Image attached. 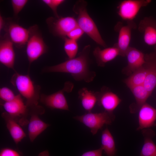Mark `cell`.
Segmentation results:
<instances>
[{
  "label": "cell",
  "mask_w": 156,
  "mask_h": 156,
  "mask_svg": "<svg viewBox=\"0 0 156 156\" xmlns=\"http://www.w3.org/2000/svg\"><path fill=\"white\" fill-rule=\"evenodd\" d=\"M90 45L86 46L79 53L78 56L57 65L47 66L42 70L43 73L60 72L70 74L77 81H84L87 83L92 81L96 73L90 70L89 55Z\"/></svg>",
  "instance_id": "6da1fadb"
},
{
  "label": "cell",
  "mask_w": 156,
  "mask_h": 156,
  "mask_svg": "<svg viewBox=\"0 0 156 156\" xmlns=\"http://www.w3.org/2000/svg\"><path fill=\"white\" fill-rule=\"evenodd\" d=\"M10 82L25 99V104L29 109L38 105L40 87L34 84L29 75L21 74L15 71Z\"/></svg>",
  "instance_id": "7a4b0ae2"
},
{
  "label": "cell",
  "mask_w": 156,
  "mask_h": 156,
  "mask_svg": "<svg viewBox=\"0 0 156 156\" xmlns=\"http://www.w3.org/2000/svg\"><path fill=\"white\" fill-rule=\"evenodd\" d=\"M87 3L83 0L78 1L74 6L73 11L77 15L76 20L78 26L96 43L106 47L107 45L86 9Z\"/></svg>",
  "instance_id": "3957f363"
},
{
  "label": "cell",
  "mask_w": 156,
  "mask_h": 156,
  "mask_svg": "<svg viewBox=\"0 0 156 156\" xmlns=\"http://www.w3.org/2000/svg\"><path fill=\"white\" fill-rule=\"evenodd\" d=\"M73 118L88 127L92 134L94 135L105 125H111L115 117L113 113L105 111L99 113L87 112L82 115L75 116Z\"/></svg>",
  "instance_id": "277c9868"
},
{
  "label": "cell",
  "mask_w": 156,
  "mask_h": 156,
  "mask_svg": "<svg viewBox=\"0 0 156 156\" xmlns=\"http://www.w3.org/2000/svg\"><path fill=\"white\" fill-rule=\"evenodd\" d=\"M29 29L30 34L26 44V52L30 66L47 51V48L38 27L34 25Z\"/></svg>",
  "instance_id": "5b68a950"
},
{
  "label": "cell",
  "mask_w": 156,
  "mask_h": 156,
  "mask_svg": "<svg viewBox=\"0 0 156 156\" xmlns=\"http://www.w3.org/2000/svg\"><path fill=\"white\" fill-rule=\"evenodd\" d=\"M1 104L5 112L16 121L21 126L28 124L27 117L29 109L25 103L20 94L17 95L13 100L9 102L3 101Z\"/></svg>",
  "instance_id": "8992f818"
},
{
  "label": "cell",
  "mask_w": 156,
  "mask_h": 156,
  "mask_svg": "<svg viewBox=\"0 0 156 156\" xmlns=\"http://www.w3.org/2000/svg\"><path fill=\"white\" fill-rule=\"evenodd\" d=\"M73 87L74 84L72 82L67 81L62 90L50 95L41 94L39 101L50 109L69 111L68 105L64 92H71Z\"/></svg>",
  "instance_id": "52a82bcc"
},
{
  "label": "cell",
  "mask_w": 156,
  "mask_h": 156,
  "mask_svg": "<svg viewBox=\"0 0 156 156\" xmlns=\"http://www.w3.org/2000/svg\"><path fill=\"white\" fill-rule=\"evenodd\" d=\"M46 22L53 35L64 38L70 31L78 26L76 20L69 16L50 17L47 19Z\"/></svg>",
  "instance_id": "ba28073f"
},
{
  "label": "cell",
  "mask_w": 156,
  "mask_h": 156,
  "mask_svg": "<svg viewBox=\"0 0 156 156\" xmlns=\"http://www.w3.org/2000/svg\"><path fill=\"white\" fill-rule=\"evenodd\" d=\"M126 25H124L121 22L117 23L114 27L115 31L118 33V41L114 46L117 47L119 52V55L124 57L130 47L131 32L135 29L136 25L133 21H127Z\"/></svg>",
  "instance_id": "9c48e42d"
},
{
  "label": "cell",
  "mask_w": 156,
  "mask_h": 156,
  "mask_svg": "<svg viewBox=\"0 0 156 156\" xmlns=\"http://www.w3.org/2000/svg\"><path fill=\"white\" fill-rule=\"evenodd\" d=\"M44 112V109L39 105L29 109L30 117L28 125V132L29 139L31 142L50 126L39 117V115Z\"/></svg>",
  "instance_id": "30bf717a"
},
{
  "label": "cell",
  "mask_w": 156,
  "mask_h": 156,
  "mask_svg": "<svg viewBox=\"0 0 156 156\" xmlns=\"http://www.w3.org/2000/svg\"><path fill=\"white\" fill-rule=\"evenodd\" d=\"M150 0H125L121 1L117 7L118 14L123 20L133 21L142 8L147 6Z\"/></svg>",
  "instance_id": "8fae6325"
},
{
  "label": "cell",
  "mask_w": 156,
  "mask_h": 156,
  "mask_svg": "<svg viewBox=\"0 0 156 156\" xmlns=\"http://www.w3.org/2000/svg\"><path fill=\"white\" fill-rule=\"evenodd\" d=\"M5 23V29L6 34L18 47L26 44L30 34V29L24 28L16 23L9 21Z\"/></svg>",
  "instance_id": "7c38bea8"
},
{
  "label": "cell",
  "mask_w": 156,
  "mask_h": 156,
  "mask_svg": "<svg viewBox=\"0 0 156 156\" xmlns=\"http://www.w3.org/2000/svg\"><path fill=\"white\" fill-rule=\"evenodd\" d=\"M13 43L6 34L0 41V62L7 68L14 70L15 54Z\"/></svg>",
  "instance_id": "4fadbf2b"
},
{
  "label": "cell",
  "mask_w": 156,
  "mask_h": 156,
  "mask_svg": "<svg viewBox=\"0 0 156 156\" xmlns=\"http://www.w3.org/2000/svg\"><path fill=\"white\" fill-rule=\"evenodd\" d=\"M138 30L142 33L145 43L149 46L156 45V20L152 17H145L138 25Z\"/></svg>",
  "instance_id": "5bb4252c"
},
{
  "label": "cell",
  "mask_w": 156,
  "mask_h": 156,
  "mask_svg": "<svg viewBox=\"0 0 156 156\" xmlns=\"http://www.w3.org/2000/svg\"><path fill=\"white\" fill-rule=\"evenodd\" d=\"M147 74L143 86L151 95L156 86V52L145 55Z\"/></svg>",
  "instance_id": "9a60e30c"
},
{
  "label": "cell",
  "mask_w": 156,
  "mask_h": 156,
  "mask_svg": "<svg viewBox=\"0 0 156 156\" xmlns=\"http://www.w3.org/2000/svg\"><path fill=\"white\" fill-rule=\"evenodd\" d=\"M138 122V131L156 126V109L146 103H145L139 110Z\"/></svg>",
  "instance_id": "2e32d148"
},
{
  "label": "cell",
  "mask_w": 156,
  "mask_h": 156,
  "mask_svg": "<svg viewBox=\"0 0 156 156\" xmlns=\"http://www.w3.org/2000/svg\"><path fill=\"white\" fill-rule=\"evenodd\" d=\"M126 56L127 58L128 64L124 68V70L128 74L131 75L142 67L145 62V55L134 47H129Z\"/></svg>",
  "instance_id": "e0dca14e"
},
{
  "label": "cell",
  "mask_w": 156,
  "mask_h": 156,
  "mask_svg": "<svg viewBox=\"0 0 156 156\" xmlns=\"http://www.w3.org/2000/svg\"><path fill=\"white\" fill-rule=\"evenodd\" d=\"M96 92L98 105L108 112L113 113L121 102V100L117 95L103 88L100 92Z\"/></svg>",
  "instance_id": "ac0fdd59"
},
{
  "label": "cell",
  "mask_w": 156,
  "mask_h": 156,
  "mask_svg": "<svg viewBox=\"0 0 156 156\" xmlns=\"http://www.w3.org/2000/svg\"><path fill=\"white\" fill-rule=\"evenodd\" d=\"M1 116L12 139L15 144H18L26 137L25 133L21 125L7 113L3 112Z\"/></svg>",
  "instance_id": "d6986e66"
},
{
  "label": "cell",
  "mask_w": 156,
  "mask_h": 156,
  "mask_svg": "<svg viewBox=\"0 0 156 156\" xmlns=\"http://www.w3.org/2000/svg\"><path fill=\"white\" fill-rule=\"evenodd\" d=\"M93 53L98 65L100 67L104 66L107 63L119 55L118 49L114 46L103 49L99 47H96Z\"/></svg>",
  "instance_id": "ffe728a7"
},
{
  "label": "cell",
  "mask_w": 156,
  "mask_h": 156,
  "mask_svg": "<svg viewBox=\"0 0 156 156\" xmlns=\"http://www.w3.org/2000/svg\"><path fill=\"white\" fill-rule=\"evenodd\" d=\"M141 132L144 142L140 156H156V145L152 140L155 132L151 129H146L142 130Z\"/></svg>",
  "instance_id": "44dd1931"
},
{
  "label": "cell",
  "mask_w": 156,
  "mask_h": 156,
  "mask_svg": "<svg viewBox=\"0 0 156 156\" xmlns=\"http://www.w3.org/2000/svg\"><path fill=\"white\" fill-rule=\"evenodd\" d=\"M136 100L135 104L130 106V110L132 113H135L139 111L142 106L146 102L151 94L144 86L140 85L130 88Z\"/></svg>",
  "instance_id": "7402d4cb"
},
{
  "label": "cell",
  "mask_w": 156,
  "mask_h": 156,
  "mask_svg": "<svg viewBox=\"0 0 156 156\" xmlns=\"http://www.w3.org/2000/svg\"><path fill=\"white\" fill-rule=\"evenodd\" d=\"M101 143V147L106 156H118L114 138L107 127L102 132Z\"/></svg>",
  "instance_id": "603a6c76"
},
{
  "label": "cell",
  "mask_w": 156,
  "mask_h": 156,
  "mask_svg": "<svg viewBox=\"0 0 156 156\" xmlns=\"http://www.w3.org/2000/svg\"><path fill=\"white\" fill-rule=\"evenodd\" d=\"M79 98L81 100L82 106L88 112L91 110L97 102L96 92L89 90L86 88H83L78 92Z\"/></svg>",
  "instance_id": "cb8c5ba5"
},
{
  "label": "cell",
  "mask_w": 156,
  "mask_h": 156,
  "mask_svg": "<svg viewBox=\"0 0 156 156\" xmlns=\"http://www.w3.org/2000/svg\"><path fill=\"white\" fill-rule=\"evenodd\" d=\"M145 63L125 80V83L129 88L143 85L147 74V68Z\"/></svg>",
  "instance_id": "d4e9b609"
},
{
  "label": "cell",
  "mask_w": 156,
  "mask_h": 156,
  "mask_svg": "<svg viewBox=\"0 0 156 156\" xmlns=\"http://www.w3.org/2000/svg\"><path fill=\"white\" fill-rule=\"evenodd\" d=\"M64 39V49L69 59H71L75 57L78 48L76 41L66 37Z\"/></svg>",
  "instance_id": "484cf974"
},
{
  "label": "cell",
  "mask_w": 156,
  "mask_h": 156,
  "mask_svg": "<svg viewBox=\"0 0 156 156\" xmlns=\"http://www.w3.org/2000/svg\"><path fill=\"white\" fill-rule=\"evenodd\" d=\"M14 92L9 88L3 87L0 89V97L4 102H9L14 100L16 97Z\"/></svg>",
  "instance_id": "4316f807"
},
{
  "label": "cell",
  "mask_w": 156,
  "mask_h": 156,
  "mask_svg": "<svg viewBox=\"0 0 156 156\" xmlns=\"http://www.w3.org/2000/svg\"><path fill=\"white\" fill-rule=\"evenodd\" d=\"M27 0H12L11 3L14 15L17 16L28 2Z\"/></svg>",
  "instance_id": "83f0119b"
},
{
  "label": "cell",
  "mask_w": 156,
  "mask_h": 156,
  "mask_svg": "<svg viewBox=\"0 0 156 156\" xmlns=\"http://www.w3.org/2000/svg\"><path fill=\"white\" fill-rule=\"evenodd\" d=\"M64 0H42V1L49 6L52 10L56 17L58 18L57 12L58 7L64 2Z\"/></svg>",
  "instance_id": "f1b7e54d"
},
{
  "label": "cell",
  "mask_w": 156,
  "mask_h": 156,
  "mask_svg": "<svg viewBox=\"0 0 156 156\" xmlns=\"http://www.w3.org/2000/svg\"><path fill=\"white\" fill-rule=\"evenodd\" d=\"M84 33L82 29L78 26L70 31L67 36L69 38L76 41L82 36Z\"/></svg>",
  "instance_id": "f546056e"
},
{
  "label": "cell",
  "mask_w": 156,
  "mask_h": 156,
  "mask_svg": "<svg viewBox=\"0 0 156 156\" xmlns=\"http://www.w3.org/2000/svg\"><path fill=\"white\" fill-rule=\"evenodd\" d=\"M0 156H21L17 151L9 148H2L0 151Z\"/></svg>",
  "instance_id": "4dcf8cb0"
},
{
  "label": "cell",
  "mask_w": 156,
  "mask_h": 156,
  "mask_svg": "<svg viewBox=\"0 0 156 156\" xmlns=\"http://www.w3.org/2000/svg\"><path fill=\"white\" fill-rule=\"evenodd\" d=\"M103 151V148L101 147L98 149L85 152L81 156H102V153Z\"/></svg>",
  "instance_id": "1f68e13d"
},
{
  "label": "cell",
  "mask_w": 156,
  "mask_h": 156,
  "mask_svg": "<svg viewBox=\"0 0 156 156\" xmlns=\"http://www.w3.org/2000/svg\"><path fill=\"white\" fill-rule=\"evenodd\" d=\"M5 21L3 17L1 14L0 15V31H1L5 27Z\"/></svg>",
  "instance_id": "d6a6232c"
},
{
  "label": "cell",
  "mask_w": 156,
  "mask_h": 156,
  "mask_svg": "<svg viewBox=\"0 0 156 156\" xmlns=\"http://www.w3.org/2000/svg\"><path fill=\"white\" fill-rule=\"evenodd\" d=\"M38 156H49V154L48 151L45 150L39 153Z\"/></svg>",
  "instance_id": "836d02e7"
},
{
  "label": "cell",
  "mask_w": 156,
  "mask_h": 156,
  "mask_svg": "<svg viewBox=\"0 0 156 156\" xmlns=\"http://www.w3.org/2000/svg\"><path fill=\"white\" fill-rule=\"evenodd\" d=\"M155 52H156V45L155 46Z\"/></svg>",
  "instance_id": "e575fe53"
}]
</instances>
